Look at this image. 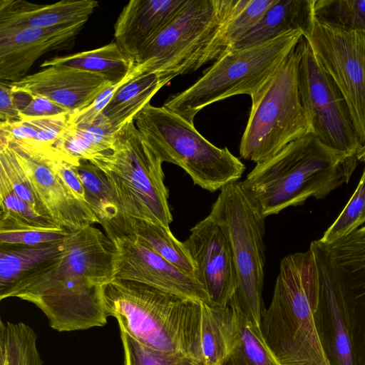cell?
Here are the masks:
<instances>
[{
    "label": "cell",
    "mask_w": 365,
    "mask_h": 365,
    "mask_svg": "<svg viewBox=\"0 0 365 365\" xmlns=\"http://www.w3.org/2000/svg\"><path fill=\"white\" fill-rule=\"evenodd\" d=\"M113 245L89 225L71 232L56 257L25 273L0 291L40 309L58 331L85 330L107 323L104 290L113 279Z\"/></svg>",
    "instance_id": "cell-1"
},
{
    "label": "cell",
    "mask_w": 365,
    "mask_h": 365,
    "mask_svg": "<svg viewBox=\"0 0 365 365\" xmlns=\"http://www.w3.org/2000/svg\"><path fill=\"white\" fill-rule=\"evenodd\" d=\"M357 162L356 155L339 152L309 133L256 163L241 182L267 217L309 197H325L349 181Z\"/></svg>",
    "instance_id": "cell-2"
},
{
    "label": "cell",
    "mask_w": 365,
    "mask_h": 365,
    "mask_svg": "<svg viewBox=\"0 0 365 365\" xmlns=\"http://www.w3.org/2000/svg\"><path fill=\"white\" fill-rule=\"evenodd\" d=\"M201 302L134 281L113 279L104 290L106 313L120 330L145 346L200 362Z\"/></svg>",
    "instance_id": "cell-3"
},
{
    "label": "cell",
    "mask_w": 365,
    "mask_h": 365,
    "mask_svg": "<svg viewBox=\"0 0 365 365\" xmlns=\"http://www.w3.org/2000/svg\"><path fill=\"white\" fill-rule=\"evenodd\" d=\"M318 290L317 266L309 249L281 260L271 303L259 327L282 365H331L318 337L310 306L316 302Z\"/></svg>",
    "instance_id": "cell-4"
},
{
    "label": "cell",
    "mask_w": 365,
    "mask_h": 365,
    "mask_svg": "<svg viewBox=\"0 0 365 365\" xmlns=\"http://www.w3.org/2000/svg\"><path fill=\"white\" fill-rule=\"evenodd\" d=\"M248 0H188L174 20L138 56L142 73L166 83L218 59L227 49L225 31Z\"/></svg>",
    "instance_id": "cell-5"
},
{
    "label": "cell",
    "mask_w": 365,
    "mask_h": 365,
    "mask_svg": "<svg viewBox=\"0 0 365 365\" xmlns=\"http://www.w3.org/2000/svg\"><path fill=\"white\" fill-rule=\"evenodd\" d=\"M105 175L121 215L169 227L173 216L163 161L134 120L115 133L110 149L88 160Z\"/></svg>",
    "instance_id": "cell-6"
},
{
    "label": "cell",
    "mask_w": 365,
    "mask_h": 365,
    "mask_svg": "<svg viewBox=\"0 0 365 365\" xmlns=\"http://www.w3.org/2000/svg\"><path fill=\"white\" fill-rule=\"evenodd\" d=\"M304 33L294 30L243 49L225 52L186 90L171 96L163 106L193 123L205 107L240 94L252 97L296 48Z\"/></svg>",
    "instance_id": "cell-7"
},
{
    "label": "cell",
    "mask_w": 365,
    "mask_h": 365,
    "mask_svg": "<svg viewBox=\"0 0 365 365\" xmlns=\"http://www.w3.org/2000/svg\"><path fill=\"white\" fill-rule=\"evenodd\" d=\"M135 124L163 163L181 168L193 183L210 192L238 181L245 166L227 148H220L190 123L163 106L147 104Z\"/></svg>",
    "instance_id": "cell-8"
},
{
    "label": "cell",
    "mask_w": 365,
    "mask_h": 365,
    "mask_svg": "<svg viewBox=\"0 0 365 365\" xmlns=\"http://www.w3.org/2000/svg\"><path fill=\"white\" fill-rule=\"evenodd\" d=\"M209 216L225 231L237 273L230 302L259 327L265 310L262 289L265 267V218L238 180L220 190Z\"/></svg>",
    "instance_id": "cell-9"
},
{
    "label": "cell",
    "mask_w": 365,
    "mask_h": 365,
    "mask_svg": "<svg viewBox=\"0 0 365 365\" xmlns=\"http://www.w3.org/2000/svg\"><path fill=\"white\" fill-rule=\"evenodd\" d=\"M299 58L297 46L250 97L251 110L240 145L243 159L260 163L312 133L299 93Z\"/></svg>",
    "instance_id": "cell-10"
},
{
    "label": "cell",
    "mask_w": 365,
    "mask_h": 365,
    "mask_svg": "<svg viewBox=\"0 0 365 365\" xmlns=\"http://www.w3.org/2000/svg\"><path fill=\"white\" fill-rule=\"evenodd\" d=\"M299 52L298 87L302 106L312 133L326 145L349 155L363 148L340 90L317 61L303 36Z\"/></svg>",
    "instance_id": "cell-11"
},
{
    "label": "cell",
    "mask_w": 365,
    "mask_h": 365,
    "mask_svg": "<svg viewBox=\"0 0 365 365\" xmlns=\"http://www.w3.org/2000/svg\"><path fill=\"white\" fill-rule=\"evenodd\" d=\"M309 250L340 296L354 365H365V226L330 243L314 240Z\"/></svg>",
    "instance_id": "cell-12"
},
{
    "label": "cell",
    "mask_w": 365,
    "mask_h": 365,
    "mask_svg": "<svg viewBox=\"0 0 365 365\" xmlns=\"http://www.w3.org/2000/svg\"><path fill=\"white\" fill-rule=\"evenodd\" d=\"M315 58L331 76L348 106L359 140L365 145V31H349L314 16L304 35Z\"/></svg>",
    "instance_id": "cell-13"
},
{
    "label": "cell",
    "mask_w": 365,
    "mask_h": 365,
    "mask_svg": "<svg viewBox=\"0 0 365 365\" xmlns=\"http://www.w3.org/2000/svg\"><path fill=\"white\" fill-rule=\"evenodd\" d=\"M183 242L209 304L228 306L236 290L237 273L232 248L223 229L207 215L190 230Z\"/></svg>",
    "instance_id": "cell-14"
},
{
    "label": "cell",
    "mask_w": 365,
    "mask_h": 365,
    "mask_svg": "<svg viewBox=\"0 0 365 365\" xmlns=\"http://www.w3.org/2000/svg\"><path fill=\"white\" fill-rule=\"evenodd\" d=\"M113 245V272L117 279L134 281L209 304L199 281L163 257L127 237L110 239Z\"/></svg>",
    "instance_id": "cell-15"
},
{
    "label": "cell",
    "mask_w": 365,
    "mask_h": 365,
    "mask_svg": "<svg viewBox=\"0 0 365 365\" xmlns=\"http://www.w3.org/2000/svg\"><path fill=\"white\" fill-rule=\"evenodd\" d=\"M86 21L40 29L0 30V80L12 83L27 76L42 55L69 50Z\"/></svg>",
    "instance_id": "cell-16"
},
{
    "label": "cell",
    "mask_w": 365,
    "mask_h": 365,
    "mask_svg": "<svg viewBox=\"0 0 365 365\" xmlns=\"http://www.w3.org/2000/svg\"><path fill=\"white\" fill-rule=\"evenodd\" d=\"M8 145L14 151L35 193L54 222L70 232L100 224L89 206L79 201L52 169L51 158Z\"/></svg>",
    "instance_id": "cell-17"
},
{
    "label": "cell",
    "mask_w": 365,
    "mask_h": 365,
    "mask_svg": "<svg viewBox=\"0 0 365 365\" xmlns=\"http://www.w3.org/2000/svg\"><path fill=\"white\" fill-rule=\"evenodd\" d=\"M9 83L14 91L45 97L68 109L70 115L84 110L113 84L99 75L58 66L43 68Z\"/></svg>",
    "instance_id": "cell-18"
},
{
    "label": "cell",
    "mask_w": 365,
    "mask_h": 365,
    "mask_svg": "<svg viewBox=\"0 0 365 365\" xmlns=\"http://www.w3.org/2000/svg\"><path fill=\"white\" fill-rule=\"evenodd\" d=\"M188 0H131L114 25V41L134 62L174 20Z\"/></svg>",
    "instance_id": "cell-19"
},
{
    "label": "cell",
    "mask_w": 365,
    "mask_h": 365,
    "mask_svg": "<svg viewBox=\"0 0 365 365\" xmlns=\"http://www.w3.org/2000/svg\"><path fill=\"white\" fill-rule=\"evenodd\" d=\"M316 263L319 291L312 315L321 345L331 365H354L340 296L328 274Z\"/></svg>",
    "instance_id": "cell-20"
},
{
    "label": "cell",
    "mask_w": 365,
    "mask_h": 365,
    "mask_svg": "<svg viewBox=\"0 0 365 365\" xmlns=\"http://www.w3.org/2000/svg\"><path fill=\"white\" fill-rule=\"evenodd\" d=\"M98 5L93 0H63L51 4L1 0L0 30L46 29L87 22Z\"/></svg>",
    "instance_id": "cell-21"
},
{
    "label": "cell",
    "mask_w": 365,
    "mask_h": 365,
    "mask_svg": "<svg viewBox=\"0 0 365 365\" xmlns=\"http://www.w3.org/2000/svg\"><path fill=\"white\" fill-rule=\"evenodd\" d=\"M109 239L127 237L150 249L183 272L195 277V266L184 242L169 227L122 215L103 226Z\"/></svg>",
    "instance_id": "cell-22"
},
{
    "label": "cell",
    "mask_w": 365,
    "mask_h": 365,
    "mask_svg": "<svg viewBox=\"0 0 365 365\" xmlns=\"http://www.w3.org/2000/svg\"><path fill=\"white\" fill-rule=\"evenodd\" d=\"M312 19V0H274L252 30L226 51L255 46L291 31L304 35Z\"/></svg>",
    "instance_id": "cell-23"
},
{
    "label": "cell",
    "mask_w": 365,
    "mask_h": 365,
    "mask_svg": "<svg viewBox=\"0 0 365 365\" xmlns=\"http://www.w3.org/2000/svg\"><path fill=\"white\" fill-rule=\"evenodd\" d=\"M70 114L0 122V144H10L27 153L61 160L54 145L69 125Z\"/></svg>",
    "instance_id": "cell-24"
},
{
    "label": "cell",
    "mask_w": 365,
    "mask_h": 365,
    "mask_svg": "<svg viewBox=\"0 0 365 365\" xmlns=\"http://www.w3.org/2000/svg\"><path fill=\"white\" fill-rule=\"evenodd\" d=\"M166 83L156 73H145L130 79L113 95L100 115L116 132L148 103Z\"/></svg>",
    "instance_id": "cell-25"
},
{
    "label": "cell",
    "mask_w": 365,
    "mask_h": 365,
    "mask_svg": "<svg viewBox=\"0 0 365 365\" xmlns=\"http://www.w3.org/2000/svg\"><path fill=\"white\" fill-rule=\"evenodd\" d=\"M115 133L99 115L93 123L71 125L54 145L61 159L74 166L111 148Z\"/></svg>",
    "instance_id": "cell-26"
},
{
    "label": "cell",
    "mask_w": 365,
    "mask_h": 365,
    "mask_svg": "<svg viewBox=\"0 0 365 365\" xmlns=\"http://www.w3.org/2000/svg\"><path fill=\"white\" fill-rule=\"evenodd\" d=\"M52 66L91 72L115 84L124 80L132 72L135 63L113 40L98 48L46 60L41 67L43 68Z\"/></svg>",
    "instance_id": "cell-27"
},
{
    "label": "cell",
    "mask_w": 365,
    "mask_h": 365,
    "mask_svg": "<svg viewBox=\"0 0 365 365\" xmlns=\"http://www.w3.org/2000/svg\"><path fill=\"white\" fill-rule=\"evenodd\" d=\"M234 317L225 307L201 302L200 351L203 365H222L233 341Z\"/></svg>",
    "instance_id": "cell-28"
},
{
    "label": "cell",
    "mask_w": 365,
    "mask_h": 365,
    "mask_svg": "<svg viewBox=\"0 0 365 365\" xmlns=\"http://www.w3.org/2000/svg\"><path fill=\"white\" fill-rule=\"evenodd\" d=\"M234 333L231 349L222 365H282L267 344L260 327L234 304Z\"/></svg>",
    "instance_id": "cell-29"
},
{
    "label": "cell",
    "mask_w": 365,
    "mask_h": 365,
    "mask_svg": "<svg viewBox=\"0 0 365 365\" xmlns=\"http://www.w3.org/2000/svg\"><path fill=\"white\" fill-rule=\"evenodd\" d=\"M63 248L64 240L36 245H0V291L58 255Z\"/></svg>",
    "instance_id": "cell-30"
},
{
    "label": "cell",
    "mask_w": 365,
    "mask_h": 365,
    "mask_svg": "<svg viewBox=\"0 0 365 365\" xmlns=\"http://www.w3.org/2000/svg\"><path fill=\"white\" fill-rule=\"evenodd\" d=\"M60 228L63 227L51 218L40 215L21 200L0 173V230Z\"/></svg>",
    "instance_id": "cell-31"
},
{
    "label": "cell",
    "mask_w": 365,
    "mask_h": 365,
    "mask_svg": "<svg viewBox=\"0 0 365 365\" xmlns=\"http://www.w3.org/2000/svg\"><path fill=\"white\" fill-rule=\"evenodd\" d=\"M76 168L87 204L102 227L121 215L118 202L104 173L88 160L80 161Z\"/></svg>",
    "instance_id": "cell-32"
},
{
    "label": "cell",
    "mask_w": 365,
    "mask_h": 365,
    "mask_svg": "<svg viewBox=\"0 0 365 365\" xmlns=\"http://www.w3.org/2000/svg\"><path fill=\"white\" fill-rule=\"evenodd\" d=\"M37 336L23 322L0 324V365H43Z\"/></svg>",
    "instance_id": "cell-33"
},
{
    "label": "cell",
    "mask_w": 365,
    "mask_h": 365,
    "mask_svg": "<svg viewBox=\"0 0 365 365\" xmlns=\"http://www.w3.org/2000/svg\"><path fill=\"white\" fill-rule=\"evenodd\" d=\"M313 16L349 31H365V0H312Z\"/></svg>",
    "instance_id": "cell-34"
},
{
    "label": "cell",
    "mask_w": 365,
    "mask_h": 365,
    "mask_svg": "<svg viewBox=\"0 0 365 365\" xmlns=\"http://www.w3.org/2000/svg\"><path fill=\"white\" fill-rule=\"evenodd\" d=\"M0 173L6 176L13 190L21 200L40 215L51 218L35 193L14 151L8 144H0Z\"/></svg>",
    "instance_id": "cell-35"
},
{
    "label": "cell",
    "mask_w": 365,
    "mask_h": 365,
    "mask_svg": "<svg viewBox=\"0 0 365 365\" xmlns=\"http://www.w3.org/2000/svg\"><path fill=\"white\" fill-rule=\"evenodd\" d=\"M124 365H203L187 356L162 351L142 344L123 330Z\"/></svg>",
    "instance_id": "cell-36"
},
{
    "label": "cell",
    "mask_w": 365,
    "mask_h": 365,
    "mask_svg": "<svg viewBox=\"0 0 365 365\" xmlns=\"http://www.w3.org/2000/svg\"><path fill=\"white\" fill-rule=\"evenodd\" d=\"M364 222L365 169L348 203L319 240L325 243L332 242L356 230Z\"/></svg>",
    "instance_id": "cell-37"
},
{
    "label": "cell",
    "mask_w": 365,
    "mask_h": 365,
    "mask_svg": "<svg viewBox=\"0 0 365 365\" xmlns=\"http://www.w3.org/2000/svg\"><path fill=\"white\" fill-rule=\"evenodd\" d=\"M274 1L248 0L247 4L230 19L226 26V51L252 30Z\"/></svg>",
    "instance_id": "cell-38"
},
{
    "label": "cell",
    "mask_w": 365,
    "mask_h": 365,
    "mask_svg": "<svg viewBox=\"0 0 365 365\" xmlns=\"http://www.w3.org/2000/svg\"><path fill=\"white\" fill-rule=\"evenodd\" d=\"M70 232L65 228L0 230V245H36L60 242L65 240Z\"/></svg>",
    "instance_id": "cell-39"
},
{
    "label": "cell",
    "mask_w": 365,
    "mask_h": 365,
    "mask_svg": "<svg viewBox=\"0 0 365 365\" xmlns=\"http://www.w3.org/2000/svg\"><path fill=\"white\" fill-rule=\"evenodd\" d=\"M140 74H142L140 68L135 65L132 72L124 80L106 88L90 106L80 113L70 115L69 124L81 125L93 123L108 103L114 93L125 82Z\"/></svg>",
    "instance_id": "cell-40"
},
{
    "label": "cell",
    "mask_w": 365,
    "mask_h": 365,
    "mask_svg": "<svg viewBox=\"0 0 365 365\" xmlns=\"http://www.w3.org/2000/svg\"><path fill=\"white\" fill-rule=\"evenodd\" d=\"M54 172L82 203L87 204L83 185L78 174L76 166L61 160H49Z\"/></svg>",
    "instance_id": "cell-41"
},
{
    "label": "cell",
    "mask_w": 365,
    "mask_h": 365,
    "mask_svg": "<svg viewBox=\"0 0 365 365\" xmlns=\"http://www.w3.org/2000/svg\"><path fill=\"white\" fill-rule=\"evenodd\" d=\"M30 96L29 103L20 111L22 119L71 114L68 109L45 97Z\"/></svg>",
    "instance_id": "cell-42"
},
{
    "label": "cell",
    "mask_w": 365,
    "mask_h": 365,
    "mask_svg": "<svg viewBox=\"0 0 365 365\" xmlns=\"http://www.w3.org/2000/svg\"><path fill=\"white\" fill-rule=\"evenodd\" d=\"M22 119L20 111L15 103L14 91L9 83H0V121L14 123Z\"/></svg>",
    "instance_id": "cell-43"
},
{
    "label": "cell",
    "mask_w": 365,
    "mask_h": 365,
    "mask_svg": "<svg viewBox=\"0 0 365 365\" xmlns=\"http://www.w3.org/2000/svg\"><path fill=\"white\" fill-rule=\"evenodd\" d=\"M358 160L365 163V145L361 151L356 155Z\"/></svg>",
    "instance_id": "cell-44"
}]
</instances>
